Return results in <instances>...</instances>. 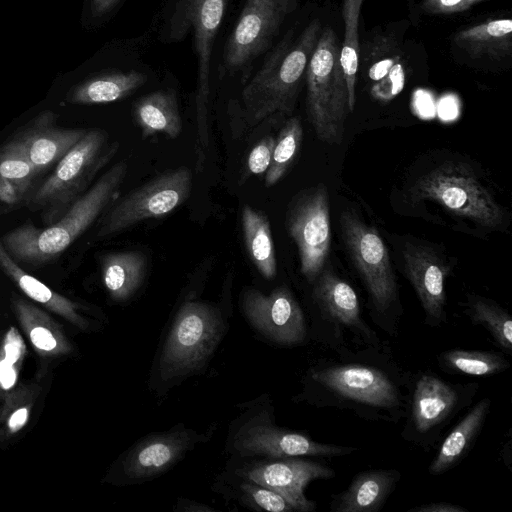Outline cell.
I'll list each match as a JSON object with an SVG mask.
<instances>
[{"instance_id":"1","label":"cell","mask_w":512,"mask_h":512,"mask_svg":"<svg viewBox=\"0 0 512 512\" xmlns=\"http://www.w3.org/2000/svg\"><path fill=\"white\" fill-rule=\"evenodd\" d=\"M307 387L316 402L349 408L369 419L393 421L406 410L400 377L379 361L320 363L310 369Z\"/></svg>"},{"instance_id":"2","label":"cell","mask_w":512,"mask_h":512,"mask_svg":"<svg viewBox=\"0 0 512 512\" xmlns=\"http://www.w3.org/2000/svg\"><path fill=\"white\" fill-rule=\"evenodd\" d=\"M127 174V163L110 167L56 222L46 228L24 224L6 233L1 241L16 261L47 264L58 258L115 200Z\"/></svg>"},{"instance_id":"3","label":"cell","mask_w":512,"mask_h":512,"mask_svg":"<svg viewBox=\"0 0 512 512\" xmlns=\"http://www.w3.org/2000/svg\"><path fill=\"white\" fill-rule=\"evenodd\" d=\"M320 33L321 22L314 19L297 39L292 40L287 35L248 79L241 92V102L249 125L254 126L274 114H290L294 110Z\"/></svg>"},{"instance_id":"4","label":"cell","mask_w":512,"mask_h":512,"mask_svg":"<svg viewBox=\"0 0 512 512\" xmlns=\"http://www.w3.org/2000/svg\"><path fill=\"white\" fill-rule=\"evenodd\" d=\"M415 202H431L451 217L485 230L504 224L505 212L480 173L461 160L443 162L417 178L409 189Z\"/></svg>"},{"instance_id":"5","label":"cell","mask_w":512,"mask_h":512,"mask_svg":"<svg viewBox=\"0 0 512 512\" xmlns=\"http://www.w3.org/2000/svg\"><path fill=\"white\" fill-rule=\"evenodd\" d=\"M220 308L199 300L185 301L174 318L161 350L157 375L164 384L202 368L227 330Z\"/></svg>"},{"instance_id":"6","label":"cell","mask_w":512,"mask_h":512,"mask_svg":"<svg viewBox=\"0 0 512 512\" xmlns=\"http://www.w3.org/2000/svg\"><path fill=\"white\" fill-rule=\"evenodd\" d=\"M305 77L307 113L316 136L323 142L339 143L351 111L340 44L331 27L321 30Z\"/></svg>"},{"instance_id":"7","label":"cell","mask_w":512,"mask_h":512,"mask_svg":"<svg viewBox=\"0 0 512 512\" xmlns=\"http://www.w3.org/2000/svg\"><path fill=\"white\" fill-rule=\"evenodd\" d=\"M226 448L238 459L337 457L356 450L354 447L319 443L302 433L278 427L274 420V408L268 400L254 406L251 404L232 423Z\"/></svg>"},{"instance_id":"8","label":"cell","mask_w":512,"mask_h":512,"mask_svg":"<svg viewBox=\"0 0 512 512\" xmlns=\"http://www.w3.org/2000/svg\"><path fill=\"white\" fill-rule=\"evenodd\" d=\"M117 149V143L108 145V135L104 130H87L28 199V208L42 210L44 222H56L81 196Z\"/></svg>"},{"instance_id":"9","label":"cell","mask_w":512,"mask_h":512,"mask_svg":"<svg viewBox=\"0 0 512 512\" xmlns=\"http://www.w3.org/2000/svg\"><path fill=\"white\" fill-rule=\"evenodd\" d=\"M228 0H179L168 25L170 41L182 40L192 28L197 57L196 124L197 166H201L208 148V104L210 62L215 36L220 28Z\"/></svg>"},{"instance_id":"10","label":"cell","mask_w":512,"mask_h":512,"mask_svg":"<svg viewBox=\"0 0 512 512\" xmlns=\"http://www.w3.org/2000/svg\"><path fill=\"white\" fill-rule=\"evenodd\" d=\"M192 173L181 167L166 171L115 201L101 218L97 239L110 238L148 219L167 215L190 196Z\"/></svg>"},{"instance_id":"11","label":"cell","mask_w":512,"mask_h":512,"mask_svg":"<svg viewBox=\"0 0 512 512\" xmlns=\"http://www.w3.org/2000/svg\"><path fill=\"white\" fill-rule=\"evenodd\" d=\"M477 383H450L422 373L413 384L403 436L422 447L433 445L445 426L472 401Z\"/></svg>"},{"instance_id":"12","label":"cell","mask_w":512,"mask_h":512,"mask_svg":"<svg viewBox=\"0 0 512 512\" xmlns=\"http://www.w3.org/2000/svg\"><path fill=\"white\" fill-rule=\"evenodd\" d=\"M297 0H246L223 52V69L239 74L245 84L252 63L272 46L285 18Z\"/></svg>"},{"instance_id":"13","label":"cell","mask_w":512,"mask_h":512,"mask_svg":"<svg viewBox=\"0 0 512 512\" xmlns=\"http://www.w3.org/2000/svg\"><path fill=\"white\" fill-rule=\"evenodd\" d=\"M209 434L199 433L182 423L167 431L149 434L135 442L117 459L110 480L117 485L130 486L158 478L198 444L207 441Z\"/></svg>"},{"instance_id":"14","label":"cell","mask_w":512,"mask_h":512,"mask_svg":"<svg viewBox=\"0 0 512 512\" xmlns=\"http://www.w3.org/2000/svg\"><path fill=\"white\" fill-rule=\"evenodd\" d=\"M340 224L347 251L369 292L376 312H389L397 297V287L384 241L375 228L363 223L352 212H343Z\"/></svg>"},{"instance_id":"15","label":"cell","mask_w":512,"mask_h":512,"mask_svg":"<svg viewBox=\"0 0 512 512\" xmlns=\"http://www.w3.org/2000/svg\"><path fill=\"white\" fill-rule=\"evenodd\" d=\"M286 222L298 248L301 273L314 282L324 268L331 243L327 188L319 184L299 196L290 206Z\"/></svg>"},{"instance_id":"16","label":"cell","mask_w":512,"mask_h":512,"mask_svg":"<svg viewBox=\"0 0 512 512\" xmlns=\"http://www.w3.org/2000/svg\"><path fill=\"white\" fill-rule=\"evenodd\" d=\"M229 472L277 492L299 512H311L316 508V503L305 496L306 486L311 481L335 475L334 470L321 463L298 457L244 459L235 463Z\"/></svg>"},{"instance_id":"17","label":"cell","mask_w":512,"mask_h":512,"mask_svg":"<svg viewBox=\"0 0 512 512\" xmlns=\"http://www.w3.org/2000/svg\"><path fill=\"white\" fill-rule=\"evenodd\" d=\"M241 307L249 323L274 343L294 346L304 342L307 336L304 313L285 286L268 295L248 288L242 293Z\"/></svg>"},{"instance_id":"18","label":"cell","mask_w":512,"mask_h":512,"mask_svg":"<svg viewBox=\"0 0 512 512\" xmlns=\"http://www.w3.org/2000/svg\"><path fill=\"white\" fill-rule=\"evenodd\" d=\"M404 270L413 286L428 325L437 327L446 321L445 279L449 264L429 246L408 243L403 250Z\"/></svg>"},{"instance_id":"19","label":"cell","mask_w":512,"mask_h":512,"mask_svg":"<svg viewBox=\"0 0 512 512\" xmlns=\"http://www.w3.org/2000/svg\"><path fill=\"white\" fill-rule=\"evenodd\" d=\"M314 282V299L336 330H347L365 343L378 344L376 334L362 318L358 296L350 284L328 269H323Z\"/></svg>"},{"instance_id":"20","label":"cell","mask_w":512,"mask_h":512,"mask_svg":"<svg viewBox=\"0 0 512 512\" xmlns=\"http://www.w3.org/2000/svg\"><path fill=\"white\" fill-rule=\"evenodd\" d=\"M58 115L43 111L11 139L25 153L38 172L58 162L86 133V129L61 128Z\"/></svg>"},{"instance_id":"21","label":"cell","mask_w":512,"mask_h":512,"mask_svg":"<svg viewBox=\"0 0 512 512\" xmlns=\"http://www.w3.org/2000/svg\"><path fill=\"white\" fill-rule=\"evenodd\" d=\"M0 269L30 299L43 305L82 331L90 329L89 320L83 315V307L55 292L34 276L27 273L9 255L0 239Z\"/></svg>"},{"instance_id":"22","label":"cell","mask_w":512,"mask_h":512,"mask_svg":"<svg viewBox=\"0 0 512 512\" xmlns=\"http://www.w3.org/2000/svg\"><path fill=\"white\" fill-rule=\"evenodd\" d=\"M400 472L377 469L357 474L345 491L333 497L334 512H377L396 488Z\"/></svg>"},{"instance_id":"23","label":"cell","mask_w":512,"mask_h":512,"mask_svg":"<svg viewBox=\"0 0 512 512\" xmlns=\"http://www.w3.org/2000/svg\"><path fill=\"white\" fill-rule=\"evenodd\" d=\"M12 309L38 355L57 358L73 351V345L61 325L45 311L20 297L12 299Z\"/></svg>"},{"instance_id":"24","label":"cell","mask_w":512,"mask_h":512,"mask_svg":"<svg viewBox=\"0 0 512 512\" xmlns=\"http://www.w3.org/2000/svg\"><path fill=\"white\" fill-rule=\"evenodd\" d=\"M491 399L478 401L442 442L435 458L430 463V475H441L454 468L472 449L487 419Z\"/></svg>"},{"instance_id":"25","label":"cell","mask_w":512,"mask_h":512,"mask_svg":"<svg viewBox=\"0 0 512 512\" xmlns=\"http://www.w3.org/2000/svg\"><path fill=\"white\" fill-rule=\"evenodd\" d=\"M102 280L110 298L125 302L139 290L146 276L148 260L138 250H126L102 255Z\"/></svg>"},{"instance_id":"26","label":"cell","mask_w":512,"mask_h":512,"mask_svg":"<svg viewBox=\"0 0 512 512\" xmlns=\"http://www.w3.org/2000/svg\"><path fill=\"white\" fill-rule=\"evenodd\" d=\"M453 42L473 59H503L512 50V21L500 18L470 26L458 31Z\"/></svg>"},{"instance_id":"27","label":"cell","mask_w":512,"mask_h":512,"mask_svg":"<svg viewBox=\"0 0 512 512\" xmlns=\"http://www.w3.org/2000/svg\"><path fill=\"white\" fill-rule=\"evenodd\" d=\"M133 116L145 136L165 134L174 139L182 132L177 97L171 90L155 91L138 99Z\"/></svg>"},{"instance_id":"28","label":"cell","mask_w":512,"mask_h":512,"mask_svg":"<svg viewBox=\"0 0 512 512\" xmlns=\"http://www.w3.org/2000/svg\"><path fill=\"white\" fill-rule=\"evenodd\" d=\"M147 81V76L136 70L115 72L89 79L74 87L67 96L73 104H105L124 99Z\"/></svg>"},{"instance_id":"29","label":"cell","mask_w":512,"mask_h":512,"mask_svg":"<svg viewBox=\"0 0 512 512\" xmlns=\"http://www.w3.org/2000/svg\"><path fill=\"white\" fill-rule=\"evenodd\" d=\"M241 225L251 261L265 279H273L277 261L269 218L263 211L247 205L242 209Z\"/></svg>"},{"instance_id":"30","label":"cell","mask_w":512,"mask_h":512,"mask_svg":"<svg viewBox=\"0 0 512 512\" xmlns=\"http://www.w3.org/2000/svg\"><path fill=\"white\" fill-rule=\"evenodd\" d=\"M364 0H343L342 17L344 22V39L340 47V61L344 71L349 108L355 106L356 76L359 67V21Z\"/></svg>"},{"instance_id":"31","label":"cell","mask_w":512,"mask_h":512,"mask_svg":"<svg viewBox=\"0 0 512 512\" xmlns=\"http://www.w3.org/2000/svg\"><path fill=\"white\" fill-rule=\"evenodd\" d=\"M438 362L451 373L474 377L491 376L505 371L509 362L501 355L487 351L453 349L443 352Z\"/></svg>"},{"instance_id":"32","label":"cell","mask_w":512,"mask_h":512,"mask_svg":"<svg viewBox=\"0 0 512 512\" xmlns=\"http://www.w3.org/2000/svg\"><path fill=\"white\" fill-rule=\"evenodd\" d=\"M467 314L475 324L482 325L495 342L509 353L512 351V319L498 304L481 296H469Z\"/></svg>"},{"instance_id":"33","label":"cell","mask_w":512,"mask_h":512,"mask_svg":"<svg viewBox=\"0 0 512 512\" xmlns=\"http://www.w3.org/2000/svg\"><path fill=\"white\" fill-rule=\"evenodd\" d=\"M303 139L302 124L297 117H290L275 139L270 165L265 173V186L278 183L295 161Z\"/></svg>"},{"instance_id":"34","label":"cell","mask_w":512,"mask_h":512,"mask_svg":"<svg viewBox=\"0 0 512 512\" xmlns=\"http://www.w3.org/2000/svg\"><path fill=\"white\" fill-rule=\"evenodd\" d=\"M228 482L230 495L249 509L268 512L295 511L280 494L256 482L231 473Z\"/></svg>"},{"instance_id":"35","label":"cell","mask_w":512,"mask_h":512,"mask_svg":"<svg viewBox=\"0 0 512 512\" xmlns=\"http://www.w3.org/2000/svg\"><path fill=\"white\" fill-rule=\"evenodd\" d=\"M38 393V389L34 385L20 386L1 401V435L11 437L27 425Z\"/></svg>"},{"instance_id":"36","label":"cell","mask_w":512,"mask_h":512,"mask_svg":"<svg viewBox=\"0 0 512 512\" xmlns=\"http://www.w3.org/2000/svg\"><path fill=\"white\" fill-rule=\"evenodd\" d=\"M25 356L26 345L24 340L18 329L11 326L0 343L1 401L16 388Z\"/></svg>"},{"instance_id":"37","label":"cell","mask_w":512,"mask_h":512,"mask_svg":"<svg viewBox=\"0 0 512 512\" xmlns=\"http://www.w3.org/2000/svg\"><path fill=\"white\" fill-rule=\"evenodd\" d=\"M39 173L25 153L12 140L0 148V175L29 190Z\"/></svg>"},{"instance_id":"38","label":"cell","mask_w":512,"mask_h":512,"mask_svg":"<svg viewBox=\"0 0 512 512\" xmlns=\"http://www.w3.org/2000/svg\"><path fill=\"white\" fill-rule=\"evenodd\" d=\"M275 146L273 136H265L250 151L247 158V168L251 174L262 175L266 173L272 158Z\"/></svg>"},{"instance_id":"39","label":"cell","mask_w":512,"mask_h":512,"mask_svg":"<svg viewBox=\"0 0 512 512\" xmlns=\"http://www.w3.org/2000/svg\"><path fill=\"white\" fill-rule=\"evenodd\" d=\"M484 1L487 0H422V8L429 14L450 15L466 11Z\"/></svg>"},{"instance_id":"40","label":"cell","mask_w":512,"mask_h":512,"mask_svg":"<svg viewBox=\"0 0 512 512\" xmlns=\"http://www.w3.org/2000/svg\"><path fill=\"white\" fill-rule=\"evenodd\" d=\"M27 193L20 185L0 175V202L5 205L18 204Z\"/></svg>"},{"instance_id":"41","label":"cell","mask_w":512,"mask_h":512,"mask_svg":"<svg viewBox=\"0 0 512 512\" xmlns=\"http://www.w3.org/2000/svg\"><path fill=\"white\" fill-rule=\"evenodd\" d=\"M409 511L413 512H468L467 509L455 505L452 503L440 502V503H429L425 505H420L418 507L412 508Z\"/></svg>"},{"instance_id":"42","label":"cell","mask_w":512,"mask_h":512,"mask_svg":"<svg viewBox=\"0 0 512 512\" xmlns=\"http://www.w3.org/2000/svg\"><path fill=\"white\" fill-rule=\"evenodd\" d=\"M175 510L177 511H183V512H206V511H217L216 509L207 506L202 503H197L195 501L185 499V498H179Z\"/></svg>"},{"instance_id":"43","label":"cell","mask_w":512,"mask_h":512,"mask_svg":"<svg viewBox=\"0 0 512 512\" xmlns=\"http://www.w3.org/2000/svg\"><path fill=\"white\" fill-rule=\"evenodd\" d=\"M119 0H91V10L94 16H102L113 9Z\"/></svg>"},{"instance_id":"44","label":"cell","mask_w":512,"mask_h":512,"mask_svg":"<svg viewBox=\"0 0 512 512\" xmlns=\"http://www.w3.org/2000/svg\"><path fill=\"white\" fill-rule=\"evenodd\" d=\"M0 403H1V399H0Z\"/></svg>"}]
</instances>
